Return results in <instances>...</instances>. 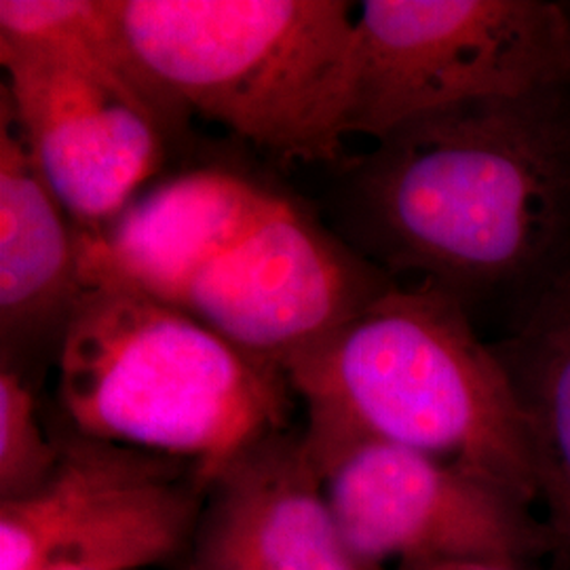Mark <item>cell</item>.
Wrapping results in <instances>:
<instances>
[{
  "label": "cell",
  "mask_w": 570,
  "mask_h": 570,
  "mask_svg": "<svg viewBox=\"0 0 570 570\" xmlns=\"http://www.w3.org/2000/svg\"><path fill=\"white\" fill-rule=\"evenodd\" d=\"M338 190L346 244L505 334L570 271V81L404 122L341 164Z\"/></svg>",
  "instance_id": "obj_1"
},
{
  "label": "cell",
  "mask_w": 570,
  "mask_h": 570,
  "mask_svg": "<svg viewBox=\"0 0 570 570\" xmlns=\"http://www.w3.org/2000/svg\"><path fill=\"white\" fill-rule=\"evenodd\" d=\"M308 454L383 442L471 469L524 503L537 473L510 376L468 311L433 285H393L285 366Z\"/></svg>",
  "instance_id": "obj_2"
},
{
  "label": "cell",
  "mask_w": 570,
  "mask_h": 570,
  "mask_svg": "<svg viewBox=\"0 0 570 570\" xmlns=\"http://www.w3.org/2000/svg\"><path fill=\"white\" fill-rule=\"evenodd\" d=\"M58 395L75 433L184 461L209 489L245 450L289 431L294 391L180 308L96 285L61 338Z\"/></svg>",
  "instance_id": "obj_3"
},
{
  "label": "cell",
  "mask_w": 570,
  "mask_h": 570,
  "mask_svg": "<svg viewBox=\"0 0 570 570\" xmlns=\"http://www.w3.org/2000/svg\"><path fill=\"white\" fill-rule=\"evenodd\" d=\"M345 0H115L190 115L294 164H343L355 11Z\"/></svg>",
  "instance_id": "obj_4"
},
{
  "label": "cell",
  "mask_w": 570,
  "mask_h": 570,
  "mask_svg": "<svg viewBox=\"0 0 570 570\" xmlns=\"http://www.w3.org/2000/svg\"><path fill=\"white\" fill-rule=\"evenodd\" d=\"M570 81V11L551 0H366L345 131L372 142L456 104Z\"/></svg>",
  "instance_id": "obj_5"
},
{
  "label": "cell",
  "mask_w": 570,
  "mask_h": 570,
  "mask_svg": "<svg viewBox=\"0 0 570 570\" xmlns=\"http://www.w3.org/2000/svg\"><path fill=\"white\" fill-rule=\"evenodd\" d=\"M207 490L184 461L72 433L42 487L0 501V570L157 564L195 534Z\"/></svg>",
  "instance_id": "obj_6"
},
{
  "label": "cell",
  "mask_w": 570,
  "mask_h": 570,
  "mask_svg": "<svg viewBox=\"0 0 570 570\" xmlns=\"http://www.w3.org/2000/svg\"><path fill=\"white\" fill-rule=\"evenodd\" d=\"M395 284L305 205L273 190L244 233L197 273L180 311L284 372Z\"/></svg>",
  "instance_id": "obj_7"
},
{
  "label": "cell",
  "mask_w": 570,
  "mask_h": 570,
  "mask_svg": "<svg viewBox=\"0 0 570 570\" xmlns=\"http://www.w3.org/2000/svg\"><path fill=\"white\" fill-rule=\"evenodd\" d=\"M364 570L433 562L520 567L546 546L529 503L456 463L383 442L308 454Z\"/></svg>",
  "instance_id": "obj_8"
},
{
  "label": "cell",
  "mask_w": 570,
  "mask_h": 570,
  "mask_svg": "<svg viewBox=\"0 0 570 570\" xmlns=\"http://www.w3.org/2000/svg\"><path fill=\"white\" fill-rule=\"evenodd\" d=\"M0 100L42 180L79 230L102 228L161 169L169 140L53 53L0 42Z\"/></svg>",
  "instance_id": "obj_9"
},
{
  "label": "cell",
  "mask_w": 570,
  "mask_h": 570,
  "mask_svg": "<svg viewBox=\"0 0 570 570\" xmlns=\"http://www.w3.org/2000/svg\"><path fill=\"white\" fill-rule=\"evenodd\" d=\"M195 532L190 570H364L292 429L245 450L212 482Z\"/></svg>",
  "instance_id": "obj_10"
},
{
  "label": "cell",
  "mask_w": 570,
  "mask_h": 570,
  "mask_svg": "<svg viewBox=\"0 0 570 570\" xmlns=\"http://www.w3.org/2000/svg\"><path fill=\"white\" fill-rule=\"evenodd\" d=\"M271 193L220 167L167 178L102 228H77L82 287L112 285L183 308L197 273L244 233Z\"/></svg>",
  "instance_id": "obj_11"
},
{
  "label": "cell",
  "mask_w": 570,
  "mask_h": 570,
  "mask_svg": "<svg viewBox=\"0 0 570 570\" xmlns=\"http://www.w3.org/2000/svg\"><path fill=\"white\" fill-rule=\"evenodd\" d=\"M79 230L21 142L0 100V345L16 364L61 338L81 301Z\"/></svg>",
  "instance_id": "obj_12"
},
{
  "label": "cell",
  "mask_w": 570,
  "mask_h": 570,
  "mask_svg": "<svg viewBox=\"0 0 570 570\" xmlns=\"http://www.w3.org/2000/svg\"><path fill=\"white\" fill-rule=\"evenodd\" d=\"M490 345L529 431L546 546L570 569V271Z\"/></svg>",
  "instance_id": "obj_13"
},
{
  "label": "cell",
  "mask_w": 570,
  "mask_h": 570,
  "mask_svg": "<svg viewBox=\"0 0 570 570\" xmlns=\"http://www.w3.org/2000/svg\"><path fill=\"white\" fill-rule=\"evenodd\" d=\"M0 42L58 56L159 127L183 136L190 112L144 66L115 0H0Z\"/></svg>",
  "instance_id": "obj_14"
},
{
  "label": "cell",
  "mask_w": 570,
  "mask_h": 570,
  "mask_svg": "<svg viewBox=\"0 0 570 570\" xmlns=\"http://www.w3.org/2000/svg\"><path fill=\"white\" fill-rule=\"evenodd\" d=\"M60 461V442L45 435L37 400L18 367H0V501L42 487Z\"/></svg>",
  "instance_id": "obj_15"
},
{
  "label": "cell",
  "mask_w": 570,
  "mask_h": 570,
  "mask_svg": "<svg viewBox=\"0 0 570 570\" xmlns=\"http://www.w3.org/2000/svg\"><path fill=\"white\" fill-rule=\"evenodd\" d=\"M397 570H522L511 564L499 562H433V564H412Z\"/></svg>",
  "instance_id": "obj_16"
},
{
  "label": "cell",
  "mask_w": 570,
  "mask_h": 570,
  "mask_svg": "<svg viewBox=\"0 0 570 570\" xmlns=\"http://www.w3.org/2000/svg\"><path fill=\"white\" fill-rule=\"evenodd\" d=\"M58 570H79V569H58Z\"/></svg>",
  "instance_id": "obj_17"
},
{
  "label": "cell",
  "mask_w": 570,
  "mask_h": 570,
  "mask_svg": "<svg viewBox=\"0 0 570 570\" xmlns=\"http://www.w3.org/2000/svg\"><path fill=\"white\" fill-rule=\"evenodd\" d=\"M567 4H569V11H570V2H567Z\"/></svg>",
  "instance_id": "obj_18"
}]
</instances>
